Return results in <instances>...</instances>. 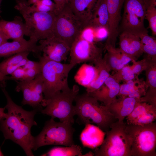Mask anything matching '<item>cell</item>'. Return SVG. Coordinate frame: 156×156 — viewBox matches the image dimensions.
I'll use <instances>...</instances> for the list:
<instances>
[{"label":"cell","mask_w":156,"mask_h":156,"mask_svg":"<svg viewBox=\"0 0 156 156\" xmlns=\"http://www.w3.org/2000/svg\"><path fill=\"white\" fill-rule=\"evenodd\" d=\"M17 4H27V1L26 0H14Z\"/></svg>","instance_id":"43"},{"label":"cell","mask_w":156,"mask_h":156,"mask_svg":"<svg viewBox=\"0 0 156 156\" xmlns=\"http://www.w3.org/2000/svg\"><path fill=\"white\" fill-rule=\"evenodd\" d=\"M73 125L69 122H56L51 118L46 121L40 133L34 137L33 150L48 145L71 146L74 144L73 135L75 129Z\"/></svg>","instance_id":"7"},{"label":"cell","mask_w":156,"mask_h":156,"mask_svg":"<svg viewBox=\"0 0 156 156\" xmlns=\"http://www.w3.org/2000/svg\"><path fill=\"white\" fill-rule=\"evenodd\" d=\"M8 80H11L10 77L4 75L0 71V83H2L1 87H5V81Z\"/></svg>","instance_id":"38"},{"label":"cell","mask_w":156,"mask_h":156,"mask_svg":"<svg viewBox=\"0 0 156 156\" xmlns=\"http://www.w3.org/2000/svg\"><path fill=\"white\" fill-rule=\"evenodd\" d=\"M8 38L0 28V46L7 42Z\"/></svg>","instance_id":"39"},{"label":"cell","mask_w":156,"mask_h":156,"mask_svg":"<svg viewBox=\"0 0 156 156\" xmlns=\"http://www.w3.org/2000/svg\"><path fill=\"white\" fill-rule=\"evenodd\" d=\"M56 6L55 14L60 11L67 3L69 2V0H53Z\"/></svg>","instance_id":"37"},{"label":"cell","mask_w":156,"mask_h":156,"mask_svg":"<svg viewBox=\"0 0 156 156\" xmlns=\"http://www.w3.org/2000/svg\"><path fill=\"white\" fill-rule=\"evenodd\" d=\"M96 74L97 70L95 67L84 64L77 71L74 79L79 84L86 88L94 80Z\"/></svg>","instance_id":"24"},{"label":"cell","mask_w":156,"mask_h":156,"mask_svg":"<svg viewBox=\"0 0 156 156\" xmlns=\"http://www.w3.org/2000/svg\"><path fill=\"white\" fill-rule=\"evenodd\" d=\"M82 149L79 145H72L66 147H54L46 153L42 154V156H81Z\"/></svg>","instance_id":"25"},{"label":"cell","mask_w":156,"mask_h":156,"mask_svg":"<svg viewBox=\"0 0 156 156\" xmlns=\"http://www.w3.org/2000/svg\"><path fill=\"white\" fill-rule=\"evenodd\" d=\"M30 52L24 51L14 54L0 63V71L4 75H11L18 68L23 66L28 60Z\"/></svg>","instance_id":"22"},{"label":"cell","mask_w":156,"mask_h":156,"mask_svg":"<svg viewBox=\"0 0 156 156\" xmlns=\"http://www.w3.org/2000/svg\"><path fill=\"white\" fill-rule=\"evenodd\" d=\"M98 0H70L73 13L85 28L88 27L93 9Z\"/></svg>","instance_id":"18"},{"label":"cell","mask_w":156,"mask_h":156,"mask_svg":"<svg viewBox=\"0 0 156 156\" xmlns=\"http://www.w3.org/2000/svg\"><path fill=\"white\" fill-rule=\"evenodd\" d=\"M25 73V70L22 67L16 70L11 75V80L21 81L23 80Z\"/></svg>","instance_id":"33"},{"label":"cell","mask_w":156,"mask_h":156,"mask_svg":"<svg viewBox=\"0 0 156 156\" xmlns=\"http://www.w3.org/2000/svg\"><path fill=\"white\" fill-rule=\"evenodd\" d=\"M124 12L120 25L121 32L139 36L148 33L144 22L148 8L156 4V0H124Z\"/></svg>","instance_id":"9"},{"label":"cell","mask_w":156,"mask_h":156,"mask_svg":"<svg viewBox=\"0 0 156 156\" xmlns=\"http://www.w3.org/2000/svg\"><path fill=\"white\" fill-rule=\"evenodd\" d=\"M40 67V64L39 61L36 62L28 60L26 63L22 67L25 70H26Z\"/></svg>","instance_id":"36"},{"label":"cell","mask_w":156,"mask_h":156,"mask_svg":"<svg viewBox=\"0 0 156 156\" xmlns=\"http://www.w3.org/2000/svg\"><path fill=\"white\" fill-rule=\"evenodd\" d=\"M31 80L16 81L17 85L15 90L18 92H22L23 95L22 102L23 105H28L34 109L41 111L42 109L41 103L44 97L43 94H39L35 90Z\"/></svg>","instance_id":"14"},{"label":"cell","mask_w":156,"mask_h":156,"mask_svg":"<svg viewBox=\"0 0 156 156\" xmlns=\"http://www.w3.org/2000/svg\"><path fill=\"white\" fill-rule=\"evenodd\" d=\"M108 23L109 15L106 0H98L92 10L88 27H103L108 30Z\"/></svg>","instance_id":"21"},{"label":"cell","mask_w":156,"mask_h":156,"mask_svg":"<svg viewBox=\"0 0 156 156\" xmlns=\"http://www.w3.org/2000/svg\"><path fill=\"white\" fill-rule=\"evenodd\" d=\"M2 0H0V5H1V1H2ZM1 9H0V13L1 12Z\"/></svg>","instance_id":"46"},{"label":"cell","mask_w":156,"mask_h":156,"mask_svg":"<svg viewBox=\"0 0 156 156\" xmlns=\"http://www.w3.org/2000/svg\"><path fill=\"white\" fill-rule=\"evenodd\" d=\"M79 90V86L74 85L69 90L57 92L49 99H44L41 104L45 108L41 110V113L53 119L58 118L60 122L73 124L76 112L73 103Z\"/></svg>","instance_id":"5"},{"label":"cell","mask_w":156,"mask_h":156,"mask_svg":"<svg viewBox=\"0 0 156 156\" xmlns=\"http://www.w3.org/2000/svg\"><path fill=\"white\" fill-rule=\"evenodd\" d=\"M121 74L123 79L127 81L132 80L134 78V74L131 69L128 66L124 67L121 69Z\"/></svg>","instance_id":"34"},{"label":"cell","mask_w":156,"mask_h":156,"mask_svg":"<svg viewBox=\"0 0 156 156\" xmlns=\"http://www.w3.org/2000/svg\"><path fill=\"white\" fill-rule=\"evenodd\" d=\"M27 4H18L14 8L21 14L25 21L26 36L37 41L54 36L55 14L31 10Z\"/></svg>","instance_id":"4"},{"label":"cell","mask_w":156,"mask_h":156,"mask_svg":"<svg viewBox=\"0 0 156 156\" xmlns=\"http://www.w3.org/2000/svg\"><path fill=\"white\" fill-rule=\"evenodd\" d=\"M142 45L143 52L148 55L155 57L156 55V41L155 38L149 35L148 33L139 36Z\"/></svg>","instance_id":"27"},{"label":"cell","mask_w":156,"mask_h":156,"mask_svg":"<svg viewBox=\"0 0 156 156\" xmlns=\"http://www.w3.org/2000/svg\"><path fill=\"white\" fill-rule=\"evenodd\" d=\"M4 155L2 153V152L1 151V148L0 147V156H3Z\"/></svg>","instance_id":"45"},{"label":"cell","mask_w":156,"mask_h":156,"mask_svg":"<svg viewBox=\"0 0 156 156\" xmlns=\"http://www.w3.org/2000/svg\"><path fill=\"white\" fill-rule=\"evenodd\" d=\"M28 7L33 11L56 14V5L51 0H39L32 5H29Z\"/></svg>","instance_id":"28"},{"label":"cell","mask_w":156,"mask_h":156,"mask_svg":"<svg viewBox=\"0 0 156 156\" xmlns=\"http://www.w3.org/2000/svg\"><path fill=\"white\" fill-rule=\"evenodd\" d=\"M41 66L44 99L50 98L57 92L69 90L68 77L74 67L70 63L62 62L47 59L40 55L37 56Z\"/></svg>","instance_id":"3"},{"label":"cell","mask_w":156,"mask_h":156,"mask_svg":"<svg viewBox=\"0 0 156 156\" xmlns=\"http://www.w3.org/2000/svg\"><path fill=\"white\" fill-rule=\"evenodd\" d=\"M126 122L118 120L106 132V137L100 148L94 151L95 156H131V140L127 132Z\"/></svg>","instance_id":"6"},{"label":"cell","mask_w":156,"mask_h":156,"mask_svg":"<svg viewBox=\"0 0 156 156\" xmlns=\"http://www.w3.org/2000/svg\"><path fill=\"white\" fill-rule=\"evenodd\" d=\"M94 63L96 65L97 74L93 81L88 87L86 88V92L88 93L98 90L109 76L107 65L104 60L101 58L96 61Z\"/></svg>","instance_id":"23"},{"label":"cell","mask_w":156,"mask_h":156,"mask_svg":"<svg viewBox=\"0 0 156 156\" xmlns=\"http://www.w3.org/2000/svg\"><path fill=\"white\" fill-rule=\"evenodd\" d=\"M148 79L151 85L154 88L156 87V71L155 69L151 70L148 74Z\"/></svg>","instance_id":"35"},{"label":"cell","mask_w":156,"mask_h":156,"mask_svg":"<svg viewBox=\"0 0 156 156\" xmlns=\"http://www.w3.org/2000/svg\"><path fill=\"white\" fill-rule=\"evenodd\" d=\"M40 73L41 66L38 68L25 70V75L23 80H31L33 79L36 75Z\"/></svg>","instance_id":"32"},{"label":"cell","mask_w":156,"mask_h":156,"mask_svg":"<svg viewBox=\"0 0 156 156\" xmlns=\"http://www.w3.org/2000/svg\"><path fill=\"white\" fill-rule=\"evenodd\" d=\"M82 31L72 44L69 52L70 64L74 66L81 63L94 62L101 58V50L94 42L83 36Z\"/></svg>","instance_id":"11"},{"label":"cell","mask_w":156,"mask_h":156,"mask_svg":"<svg viewBox=\"0 0 156 156\" xmlns=\"http://www.w3.org/2000/svg\"><path fill=\"white\" fill-rule=\"evenodd\" d=\"M36 41L29 39L27 40L24 38L7 42L0 46V57H7L19 53L28 51L36 54L41 53L40 46L37 45Z\"/></svg>","instance_id":"13"},{"label":"cell","mask_w":156,"mask_h":156,"mask_svg":"<svg viewBox=\"0 0 156 156\" xmlns=\"http://www.w3.org/2000/svg\"><path fill=\"white\" fill-rule=\"evenodd\" d=\"M5 109V107L4 108L0 107V120L4 119L7 116V113L4 112Z\"/></svg>","instance_id":"41"},{"label":"cell","mask_w":156,"mask_h":156,"mask_svg":"<svg viewBox=\"0 0 156 156\" xmlns=\"http://www.w3.org/2000/svg\"><path fill=\"white\" fill-rule=\"evenodd\" d=\"M120 49L131 57L143 52L140 39L139 36L127 32L119 34Z\"/></svg>","instance_id":"20"},{"label":"cell","mask_w":156,"mask_h":156,"mask_svg":"<svg viewBox=\"0 0 156 156\" xmlns=\"http://www.w3.org/2000/svg\"><path fill=\"white\" fill-rule=\"evenodd\" d=\"M43 56L49 60L62 62L65 61L70 47L64 41L54 36L39 41Z\"/></svg>","instance_id":"12"},{"label":"cell","mask_w":156,"mask_h":156,"mask_svg":"<svg viewBox=\"0 0 156 156\" xmlns=\"http://www.w3.org/2000/svg\"><path fill=\"white\" fill-rule=\"evenodd\" d=\"M138 90H139L135 88L134 82L132 80H129L127 81L126 83L120 86L118 95L121 96V97H127Z\"/></svg>","instance_id":"31"},{"label":"cell","mask_w":156,"mask_h":156,"mask_svg":"<svg viewBox=\"0 0 156 156\" xmlns=\"http://www.w3.org/2000/svg\"><path fill=\"white\" fill-rule=\"evenodd\" d=\"M39 0H28L27 1V5H30L33 4Z\"/></svg>","instance_id":"42"},{"label":"cell","mask_w":156,"mask_h":156,"mask_svg":"<svg viewBox=\"0 0 156 156\" xmlns=\"http://www.w3.org/2000/svg\"><path fill=\"white\" fill-rule=\"evenodd\" d=\"M85 29L73 13L69 2L56 14L54 36L64 41L70 47Z\"/></svg>","instance_id":"10"},{"label":"cell","mask_w":156,"mask_h":156,"mask_svg":"<svg viewBox=\"0 0 156 156\" xmlns=\"http://www.w3.org/2000/svg\"><path fill=\"white\" fill-rule=\"evenodd\" d=\"M80 139L83 146L92 149L101 146L104 140L106 133L98 126L91 123L85 125Z\"/></svg>","instance_id":"17"},{"label":"cell","mask_w":156,"mask_h":156,"mask_svg":"<svg viewBox=\"0 0 156 156\" xmlns=\"http://www.w3.org/2000/svg\"><path fill=\"white\" fill-rule=\"evenodd\" d=\"M156 4H152L147 8L145 15L149 24V27L151 29L152 34L156 35Z\"/></svg>","instance_id":"29"},{"label":"cell","mask_w":156,"mask_h":156,"mask_svg":"<svg viewBox=\"0 0 156 156\" xmlns=\"http://www.w3.org/2000/svg\"><path fill=\"white\" fill-rule=\"evenodd\" d=\"M131 140V156H156V123L143 125L126 124Z\"/></svg>","instance_id":"8"},{"label":"cell","mask_w":156,"mask_h":156,"mask_svg":"<svg viewBox=\"0 0 156 156\" xmlns=\"http://www.w3.org/2000/svg\"><path fill=\"white\" fill-rule=\"evenodd\" d=\"M120 86L114 78L109 76L98 90L88 93L107 106L116 99L119 92Z\"/></svg>","instance_id":"15"},{"label":"cell","mask_w":156,"mask_h":156,"mask_svg":"<svg viewBox=\"0 0 156 156\" xmlns=\"http://www.w3.org/2000/svg\"><path fill=\"white\" fill-rule=\"evenodd\" d=\"M7 103L5 107L8 110L4 119L0 120V130L5 140H10L18 144L28 156H34L33 153L34 145V137L31 133V129L37 125L34 117L39 110L34 109L27 111L15 103L5 88L2 87Z\"/></svg>","instance_id":"1"},{"label":"cell","mask_w":156,"mask_h":156,"mask_svg":"<svg viewBox=\"0 0 156 156\" xmlns=\"http://www.w3.org/2000/svg\"><path fill=\"white\" fill-rule=\"evenodd\" d=\"M139 99L128 96L121 97L116 99L109 105L106 106L109 112L121 122L131 112Z\"/></svg>","instance_id":"16"},{"label":"cell","mask_w":156,"mask_h":156,"mask_svg":"<svg viewBox=\"0 0 156 156\" xmlns=\"http://www.w3.org/2000/svg\"><path fill=\"white\" fill-rule=\"evenodd\" d=\"M142 68L141 66L138 64L135 65L131 69L133 73L135 74L138 73L139 72L141 71Z\"/></svg>","instance_id":"40"},{"label":"cell","mask_w":156,"mask_h":156,"mask_svg":"<svg viewBox=\"0 0 156 156\" xmlns=\"http://www.w3.org/2000/svg\"><path fill=\"white\" fill-rule=\"evenodd\" d=\"M84 155H83V156H94V154L92 152L90 151L89 152H88Z\"/></svg>","instance_id":"44"},{"label":"cell","mask_w":156,"mask_h":156,"mask_svg":"<svg viewBox=\"0 0 156 156\" xmlns=\"http://www.w3.org/2000/svg\"><path fill=\"white\" fill-rule=\"evenodd\" d=\"M74 101L77 120L81 124L94 123L106 132L118 120L106 106L100 105L97 99L87 92L78 94Z\"/></svg>","instance_id":"2"},{"label":"cell","mask_w":156,"mask_h":156,"mask_svg":"<svg viewBox=\"0 0 156 156\" xmlns=\"http://www.w3.org/2000/svg\"><path fill=\"white\" fill-rule=\"evenodd\" d=\"M156 118V107L148 110L138 119L133 125H143L153 122Z\"/></svg>","instance_id":"30"},{"label":"cell","mask_w":156,"mask_h":156,"mask_svg":"<svg viewBox=\"0 0 156 156\" xmlns=\"http://www.w3.org/2000/svg\"><path fill=\"white\" fill-rule=\"evenodd\" d=\"M0 28L8 39H21L24 35L26 36L27 34L26 24L19 16H16L11 21L1 20Z\"/></svg>","instance_id":"19"},{"label":"cell","mask_w":156,"mask_h":156,"mask_svg":"<svg viewBox=\"0 0 156 156\" xmlns=\"http://www.w3.org/2000/svg\"><path fill=\"white\" fill-rule=\"evenodd\" d=\"M156 107L145 102L138 101L130 114L126 118L127 124H133L142 115L153 108Z\"/></svg>","instance_id":"26"}]
</instances>
